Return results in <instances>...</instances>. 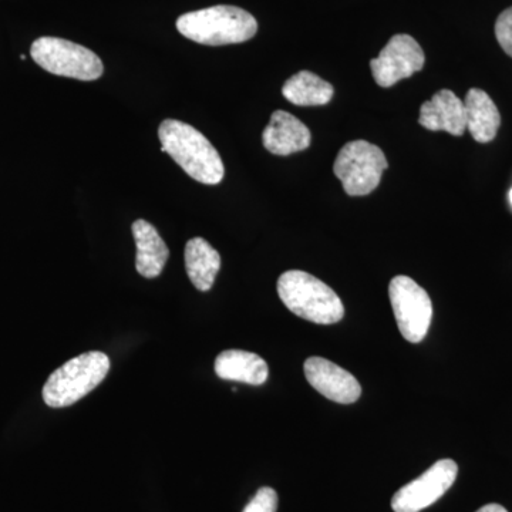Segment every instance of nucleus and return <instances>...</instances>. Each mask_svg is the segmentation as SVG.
<instances>
[{
  "label": "nucleus",
  "instance_id": "obj_11",
  "mask_svg": "<svg viewBox=\"0 0 512 512\" xmlns=\"http://www.w3.org/2000/svg\"><path fill=\"white\" fill-rule=\"evenodd\" d=\"M311 131L291 113L276 110L262 133V143L275 156H291L311 146Z\"/></svg>",
  "mask_w": 512,
  "mask_h": 512
},
{
  "label": "nucleus",
  "instance_id": "obj_2",
  "mask_svg": "<svg viewBox=\"0 0 512 512\" xmlns=\"http://www.w3.org/2000/svg\"><path fill=\"white\" fill-rule=\"evenodd\" d=\"M177 29L200 45L225 46L251 40L258 32V23L247 10L220 5L185 13L178 18Z\"/></svg>",
  "mask_w": 512,
  "mask_h": 512
},
{
  "label": "nucleus",
  "instance_id": "obj_6",
  "mask_svg": "<svg viewBox=\"0 0 512 512\" xmlns=\"http://www.w3.org/2000/svg\"><path fill=\"white\" fill-rule=\"evenodd\" d=\"M387 158L375 144L365 140L350 141L339 151L333 173L350 197H365L379 187Z\"/></svg>",
  "mask_w": 512,
  "mask_h": 512
},
{
  "label": "nucleus",
  "instance_id": "obj_1",
  "mask_svg": "<svg viewBox=\"0 0 512 512\" xmlns=\"http://www.w3.org/2000/svg\"><path fill=\"white\" fill-rule=\"evenodd\" d=\"M161 151L201 184L217 185L224 178L225 167L220 153L204 134L190 124L178 120H164L158 128Z\"/></svg>",
  "mask_w": 512,
  "mask_h": 512
},
{
  "label": "nucleus",
  "instance_id": "obj_10",
  "mask_svg": "<svg viewBox=\"0 0 512 512\" xmlns=\"http://www.w3.org/2000/svg\"><path fill=\"white\" fill-rule=\"evenodd\" d=\"M306 380L320 394L332 402L355 403L362 394V386L348 370L323 357H309L305 365Z\"/></svg>",
  "mask_w": 512,
  "mask_h": 512
},
{
  "label": "nucleus",
  "instance_id": "obj_16",
  "mask_svg": "<svg viewBox=\"0 0 512 512\" xmlns=\"http://www.w3.org/2000/svg\"><path fill=\"white\" fill-rule=\"evenodd\" d=\"M185 269L192 285L210 291L221 268V256L204 238H192L185 245Z\"/></svg>",
  "mask_w": 512,
  "mask_h": 512
},
{
  "label": "nucleus",
  "instance_id": "obj_17",
  "mask_svg": "<svg viewBox=\"0 0 512 512\" xmlns=\"http://www.w3.org/2000/svg\"><path fill=\"white\" fill-rule=\"evenodd\" d=\"M282 94L289 103L301 107L325 106L335 94L332 84L320 79L318 74L302 70L293 74L284 84Z\"/></svg>",
  "mask_w": 512,
  "mask_h": 512
},
{
  "label": "nucleus",
  "instance_id": "obj_7",
  "mask_svg": "<svg viewBox=\"0 0 512 512\" xmlns=\"http://www.w3.org/2000/svg\"><path fill=\"white\" fill-rule=\"evenodd\" d=\"M390 303L400 333L407 342L426 338L433 318V303L426 289L409 276H394L389 285Z\"/></svg>",
  "mask_w": 512,
  "mask_h": 512
},
{
  "label": "nucleus",
  "instance_id": "obj_19",
  "mask_svg": "<svg viewBox=\"0 0 512 512\" xmlns=\"http://www.w3.org/2000/svg\"><path fill=\"white\" fill-rule=\"evenodd\" d=\"M495 37L504 52L512 57V6L498 16L495 23Z\"/></svg>",
  "mask_w": 512,
  "mask_h": 512
},
{
  "label": "nucleus",
  "instance_id": "obj_5",
  "mask_svg": "<svg viewBox=\"0 0 512 512\" xmlns=\"http://www.w3.org/2000/svg\"><path fill=\"white\" fill-rule=\"evenodd\" d=\"M30 55L43 70L56 76L94 82L104 73L103 62L96 53L59 37H40L35 40Z\"/></svg>",
  "mask_w": 512,
  "mask_h": 512
},
{
  "label": "nucleus",
  "instance_id": "obj_3",
  "mask_svg": "<svg viewBox=\"0 0 512 512\" xmlns=\"http://www.w3.org/2000/svg\"><path fill=\"white\" fill-rule=\"evenodd\" d=\"M276 288L286 308L299 318L318 325H333L345 316L338 293L308 272H284Z\"/></svg>",
  "mask_w": 512,
  "mask_h": 512
},
{
  "label": "nucleus",
  "instance_id": "obj_14",
  "mask_svg": "<svg viewBox=\"0 0 512 512\" xmlns=\"http://www.w3.org/2000/svg\"><path fill=\"white\" fill-rule=\"evenodd\" d=\"M215 373L222 380H234L261 386L269 376L268 365L261 356L245 350H224L215 360Z\"/></svg>",
  "mask_w": 512,
  "mask_h": 512
},
{
  "label": "nucleus",
  "instance_id": "obj_4",
  "mask_svg": "<svg viewBox=\"0 0 512 512\" xmlns=\"http://www.w3.org/2000/svg\"><path fill=\"white\" fill-rule=\"evenodd\" d=\"M109 370L110 359L104 353L87 352L73 357L47 379L43 399L53 409L72 406L93 392Z\"/></svg>",
  "mask_w": 512,
  "mask_h": 512
},
{
  "label": "nucleus",
  "instance_id": "obj_12",
  "mask_svg": "<svg viewBox=\"0 0 512 512\" xmlns=\"http://www.w3.org/2000/svg\"><path fill=\"white\" fill-rule=\"evenodd\" d=\"M419 123L430 131L461 137L467 130L466 107L451 90L443 89L421 106Z\"/></svg>",
  "mask_w": 512,
  "mask_h": 512
},
{
  "label": "nucleus",
  "instance_id": "obj_20",
  "mask_svg": "<svg viewBox=\"0 0 512 512\" xmlns=\"http://www.w3.org/2000/svg\"><path fill=\"white\" fill-rule=\"evenodd\" d=\"M477 512H508L503 505L500 504H487L480 508Z\"/></svg>",
  "mask_w": 512,
  "mask_h": 512
},
{
  "label": "nucleus",
  "instance_id": "obj_18",
  "mask_svg": "<svg viewBox=\"0 0 512 512\" xmlns=\"http://www.w3.org/2000/svg\"><path fill=\"white\" fill-rule=\"evenodd\" d=\"M276 510H278V494L274 488L262 487L242 512H276Z\"/></svg>",
  "mask_w": 512,
  "mask_h": 512
},
{
  "label": "nucleus",
  "instance_id": "obj_15",
  "mask_svg": "<svg viewBox=\"0 0 512 512\" xmlns=\"http://www.w3.org/2000/svg\"><path fill=\"white\" fill-rule=\"evenodd\" d=\"M467 128L477 143L487 144L497 137L501 114L493 99L484 90H468L466 100Z\"/></svg>",
  "mask_w": 512,
  "mask_h": 512
},
{
  "label": "nucleus",
  "instance_id": "obj_13",
  "mask_svg": "<svg viewBox=\"0 0 512 512\" xmlns=\"http://www.w3.org/2000/svg\"><path fill=\"white\" fill-rule=\"evenodd\" d=\"M134 241L137 245L136 268L144 278L153 279L161 275L167 264L170 249L158 234L157 229L144 220L134 222Z\"/></svg>",
  "mask_w": 512,
  "mask_h": 512
},
{
  "label": "nucleus",
  "instance_id": "obj_9",
  "mask_svg": "<svg viewBox=\"0 0 512 512\" xmlns=\"http://www.w3.org/2000/svg\"><path fill=\"white\" fill-rule=\"evenodd\" d=\"M426 63L423 49L410 35H396L387 42L379 57L370 60L373 79L383 89L421 72Z\"/></svg>",
  "mask_w": 512,
  "mask_h": 512
},
{
  "label": "nucleus",
  "instance_id": "obj_8",
  "mask_svg": "<svg viewBox=\"0 0 512 512\" xmlns=\"http://www.w3.org/2000/svg\"><path fill=\"white\" fill-rule=\"evenodd\" d=\"M458 466L450 458L437 461L419 478L400 488L392 498L394 512H420L439 501L456 481Z\"/></svg>",
  "mask_w": 512,
  "mask_h": 512
},
{
  "label": "nucleus",
  "instance_id": "obj_21",
  "mask_svg": "<svg viewBox=\"0 0 512 512\" xmlns=\"http://www.w3.org/2000/svg\"><path fill=\"white\" fill-rule=\"evenodd\" d=\"M510 201H511V205H512V188H511V191H510Z\"/></svg>",
  "mask_w": 512,
  "mask_h": 512
}]
</instances>
